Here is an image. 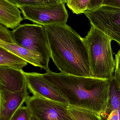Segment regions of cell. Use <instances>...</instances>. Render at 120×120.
Listing matches in <instances>:
<instances>
[{"mask_svg":"<svg viewBox=\"0 0 120 120\" xmlns=\"http://www.w3.org/2000/svg\"><path fill=\"white\" fill-rule=\"evenodd\" d=\"M109 95L106 108L101 116L104 118L108 116L112 111L118 110L120 106V89L116 83L114 76L108 80Z\"/></svg>","mask_w":120,"mask_h":120,"instance_id":"cell-13","label":"cell"},{"mask_svg":"<svg viewBox=\"0 0 120 120\" xmlns=\"http://www.w3.org/2000/svg\"><path fill=\"white\" fill-rule=\"evenodd\" d=\"M102 0H89L88 10H93L101 6L102 5Z\"/></svg>","mask_w":120,"mask_h":120,"instance_id":"cell-22","label":"cell"},{"mask_svg":"<svg viewBox=\"0 0 120 120\" xmlns=\"http://www.w3.org/2000/svg\"><path fill=\"white\" fill-rule=\"evenodd\" d=\"M42 74L67 98L70 105L86 108L101 115L106 108L108 80L57 73L50 70Z\"/></svg>","mask_w":120,"mask_h":120,"instance_id":"cell-2","label":"cell"},{"mask_svg":"<svg viewBox=\"0 0 120 120\" xmlns=\"http://www.w3.org/2000/svg\"><path fill=\"white\" fill-rule=\"evenodd\" d=\"M115 61L116 65L114 79L116 83L120 89V50L116 55Z\"/></svg>","mask_w":120,"mask_h":120,"instance_id":"cell-20","label":"cell"},{"mask_svg":"<svg viewBox=\"0 0 120 120\" xmlns=\"http://www.w3.org/2000/svg\"><path fill=\"white\" fill-rule=\"evenodd\" d=\"M118 115H119V120H120V106L118 110Z\"/></svg>","mask_w":120,"mask_h":120,"instance_id":"cell-26","label":"cell"},{"mask_svg":"<svg viewBox=\"0 0 120 120\" xmlns=\"http://www.w3.org/2000/svg\"><path fill=\"white\" fill-rule=\"evenodd\" d=\"M0 66L22 69L27 63L19 56L0 46Z\"/></svg>","mask_w":120,"mask_h":120,"instance_id":"cell-14","label":"cell"},{"mask_svg":"<svg viewBox=\"0 0 120 120\" xmlns=\"http://www.w3.org/2000/svg\"><path fill=\"white\" fill-rule=\"evenodd\" d=\"M106 120H119L118 110L112 111L108 115Z\"/></svg>","mask_w":120,"mask_h":120,"instance_id":"cell-23","label":"cell"},{"mask_svg":"<svg viewBox=\"0 0 120 120\" xmlns=\"http://www.w3.org/2000/svg\"><path fill=\"white\" fill-rule=\"evenodd\" d=\"M66 4L73 13L77 15L84 13L88 10L89 0H66Z\"/></svg>","mask_w":120,"mask_h":120,"instance_id":"cell-16","label":"cell"},{"mask_svg":"<svg viewBox=\"0 0 120 120\" xmlns=\"http://www.w3.org/2000/svg\"><path fill=\"white\" fill-rule=\"evenodd\" d=\"M84 14L91 25L120 45V8L101 5L95 9L87 10Z\"/></svg>","mask_w":120,"mask_h":120,"instance_id":"cell-5","label":"cell"},{"mask_svg":"<svg viewBox=\"0 0 120 120\" xmlns=\"http://www.w3.org/2000/svg\"><path fill=\"white\" fill-rule=\"evenodd\" d=\"M27 89L33 96L70 105L67 98L53 84L45 79L42 74L25 72Z\"/></svg>","mask_w":120,"mask_h":120,"instance_id":"cell-8","label":"cell"},{"mask_svg":"<svg viewBox=\"0 0 120 120\" xmlns=\"http://www.w3.org/2000/svg\"><path fill=\"white\" fill-rule=\"evenodd\" d=\"M67 108L72 120H103L101 115L86 108L71 105Z\"/></svg>","mask_w":120,"mask_h":120,"instance_id":"cell-15","label":"cell"},{"mask_svg":"<svg viewBox=\"0 0 120 120\" xmlns=\"http://www.w3.org/2000/svg\"><path fill=\"white\" fill-rule=\"evenodd\" d=\"M24 19L44 26L66 23L69 17L65 3L45 6H27L19 7Z\"/></svg>","mask_w":120,"mask_h":120,"instance_id":"cell-6","label":"cell"},{"mask_svg":"<svg viewBox=\"0 0 120 120\" xmlns=\"http://www.w3.org/2000/svg\"><path fill=\"white\" fill-rule=\"evenodd\" d=\"M55 0L57 1L58 2H60V3H64L65 4L66 3V0Z\"/></svg>","mask_w":120,"mask_h":120,"instance_id":"cell-24","label":"cell"},{"mask_svg":"<svg viewBox=\"0 0 120 120\" xmlns=\"http://www.w3.org/2000/svg\"><path fill=\"white\" fill-rule=\"evenodd\" d=\"M0 41L8 44H15L12 31L7 29L4 25L0 24Z\"/></svg>","mask_w":120,"mask_h":120,"instance_id":"cell-19","label":"cell"},{"mask_svg":"<svg viewBox=\"0 0 120 120\" xmlns=\"http://www.w3.org/2000/svg\"><path fill=\"white\" fill-rule=\"evenodd\" d=\"M18 7L27 6H45L60 3L55 0H6Z\"/></svg>","mask_w":120,"mask_h":120,"instance_id":"cell-17","label":"cell"},{"mask_svg":"<svg viewBox=\"0 0 120 120\" xmlns=\"http://www.w3.org/2000/svg\"><path fill=\"white\" fill-rule=\"evenodd\" d=\"M102 5L120 8V0H103Z\"/></svg>","mask_w":120,"mask_h":120,"instance_id":"cell-21","label":"cell"},{"mask_svg":"<svg viewBox=\"0 0 120 120\" xmlns=\"http://www.w3.org/2000/svg\"><path fill=\"white\" fill-rule=\"evenodd\" d=\"M31 120H39L36 117H35L32 114V116L31 119Z\"/></svg>","mask_w":120,"mask_h":120,"instance_id":"cell-25","label":"cell"},{"mask_svg":"<svg viewBox=\"0 0 120 120\" xmlns=\"http://www.w3.org/2000/svg\"><path fill=\"white\" fill-rule=\"evenodd\" d=\"M15 43L40 56L41 69L49 70L50 52L43 26L37 24H20L12 31Z\"/></svg>","mask_w":120,"mask_h":120,"instance_id":"cell-4","label":"cell"},{"mask_svg":"<svg viewBox=\"0 0 120 120\" xmlns=\"http://www.w3.org/2000/svg\"><path fill=\"white\" fill-rule=\"evenodd\" d=\"M27 85L25 72L22 69L0 66V89L16 92Z\"/></svg>","mask_w":120,"mask_h":120,"instance_id":"cell-10","label":"cell"},{"mask_svg":"<svg viewBox=\"0 0 120 120\" xmlns=\"http://www.w3.org/2000/svg\"><path fill=\"white\" fill-rule=\"evenodd\" d=\"M50 57L62 72L92 77L87 49L83 38L66 23L44 25Z\"/></svg>","mask_w":120,"mask_h":120,"instance_id":"cell-1","label":"cell"},{"mask_svg":"<svg viewBox=\"0 0 120 120\" xmlns=\"http://www.w3.org/2000/svg\"><path fill=\"white\" fill-rule=\"evenodd\" d=\"M19 8L6 0H0V23L7 28L14 29L23 20Z\"/></svg>","mask_w":120,"mask_h":120,"instance_id":"cell-11","label":"cell"},{"mask_svg":"<svg viewBox=\"0 0 120 120\" xmlns=\"http://www.w3.org/2000/svg\"><path fill=\"white\" fill-rule=\"evenodd\" d=\"M25 103L39 120H72L68 111V104L34 96L30 97Z\"/></svg>","mask_w":120,"mask_h":120,"instance_id":"cell-7","label":"cell"},{"mask_svg":"<svg viewBox=\"0 0 120 120\" xmlns=\"http://www.w3.org/2000/svg\"><path fill=\"white\" fill-rule=\"evenodd\" d=\"M32 114L29 108L22 106L13 116L10 120H31Z\"/></svg>","mask_w":120,"mask_h":120,"instance_id":"cell-18","label":"cell"},{"mask_svg":"<svg viewBox=\"0 0 120 120\" xmlns=\"http://www.w3.org/2000/svg\"><path fill=\"white\" fill-rule=\"evenodd\" d=\"M0 46L10 51L35 67L41 68L40 56L16 44H8L0 41Z\"/></svg>","mask_w":120,"mask_h":120,"instance_id":"cell-12","label":"cell"},{"mask_svg":"<svg viewBox=\"0 0 120 120\" xmlns=\"http://www.w3.org/2000/svg\"><path fill=\"white\" fill-rule=\"evenodd\" d=\"M27 86L16 92L0 89V120H10L30 97Z\"/></svg>","mask_w":120,"mask_h":120,"instance_id":"cell-9","label":"cell"},{"mask_svg":"<svg viewBox=\"0 0 120 120\" xmlns=\"http://www.w3.org/2000/svg\"><path fill=\"white\" fill-rule=\"evenodd\" d=\"M83 39L89 54L91 77L102 79L112 78L116 65L111 48L112 40L92 25Z\"/></svg>","mask_w":120,"mask_h":120,"instance_id":"cell-3","label":"cell"}]
</instances>
